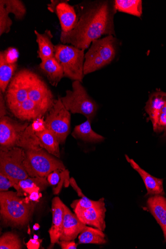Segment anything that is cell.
<instances>
[{"label": "cell", "mask_w": 166, "mask_h": 249, "mask_svg": "<svg viewBox=\"0 0 166 249\" xmlns=\"http://www.w3.org/2000/svg\"><path fill=\"white\" fill-rule=\"evenodd\" d=\"M77 21L75 28L69 33L61 32L60 41L85 51L92 42L103 36H115L114 18L116 11L114 1L97 0L74 5Z\"/></svg>", "instance_id": "cell-1"}, {"label": "cell", "mask_w": 166, "mask_h": 249, "mask_svg": "<svg viewBox=\"0 0 166 249\" xmlns=\"http://www.w3.org/2000/svg\"><path fill=\"white\" fill-rule=\"evenodd\" d=\"M0 147L43 149L32 124L18 123L7 116L0 118Z\"/></svg>", "instance_id": "cell-2"}, {"label": "cell", "mask_w": 166, "mask_h": 249, "mask_svg": "<svg viewBox=\"0 0 166 249\" xmlns=\"http://www.w3.org/2000/svg\"><path fill=\"white\" fill-rule=\"evenodd\" d=\"M35 203L18 196L17 192H0V213L4 222L16 228L28 224L34 212Z\"/></svg>", "instance_id": "cell-3"}, {"label": "cell", "mask_w": 166, "mask_h": 249, "mask_svg": "<svg viewBox=\"0 0 166 249\" xmlns=\"http://www.w3.org/2000/svg\"><path fill=\"white\" fill-rule=\"evenodd\" d=\"M117 40L110 35L92 42L85 55L84 74L87 75L100 70L115 58Z\"/></svg>", "instance_id": "cell-4"}, {"label": "cell", "mask_w": 166, "mask_h": 249, "mask_svg": "<svg viewBox=\"0 0 166 249\" xmlns=\"http://www.w3.org/2000/svg\"><path fill=\"white\" fill-rule=\"evenodd\" d=\"M25 159V150L21 148L0 147V173L12 181L17 192L20 181L30 177L23 164Z\"/></svg>", "instance_id": "cell-5"}, {"label": "cell", "mask_w": 166, "mask_h": 249, "mask_svg": "<svg viewBox=\"0 0 166 249\" xmlns=\"http://www.w3.org/2000/svg\"><path fill=\"white\" fill-rule=\"evenodd\" d=\"M55 58L63 67L64 77L82 83L85 75V51L63 44L55 45Z\"/></svg>", "instance_id": "cell-6"}, {"label": "cell", "mask_w": 166, "mask_h": 249, "mask_svg": "<svg viewBox=\"0 0 166 249\" xmlns=\"http://www.w3.org/2000/svg\"><path fill=\"white\" fill-rule=\"evenodd\" d=\"M61 101L71 113L82 114L91 121L95 117L98 108L96 102L89 96L79 81L73 82V90H67L66 95L61 98Z\"/></svg>", "instance_id": "cell-7"}, {"label": "cell", "mask_w": 166, "mask_h": 249, "mask_svg": "<svg viewBox=\"0 0 166 249\" xmlns=\"http://www.w3.org/2000/svg\"><path fill=\"white\" fill-rule=\"evenodd\" d=\"M25 150V159L23 164L30 177L47 178L55 170H66L61 161L47 153L43 149Z\"/></svg>", "instance_id": "cell-8"}, {"label": "cell", "mask_w": 166, "mask_h": 249, "mask_svg": "<svg viewBox=\"0 0 166 249\" xmlns=\"http://www.w3.org/2000/svg\"><path fill=\"white\" fill-rule=\"evenodd\" d=\"M47 113L46 128L55 135L60 144H64L70 132L71 114L63 105L61 97H58Z\"/></svg>", "instance_id": "cell-9"}, {"label": "cell", "mask_w": 166, "mask_h": 249, "mask_svg": "<svg viewBox=\"0 0 166 249\" xmlns=\"http://www.w3.org/2000/svg\"><path fill=\"white\" fill-rule=\"evenodd\" d=\"M33 73V72L29 70H21L12 79L5 93L6 102L10 111L29 99Z\"/></svg>", "instance_id": "cell-10"}, {"label": "cell", "mask_w": 166, "mask_h": 249, "mask_svg": "<svg viewBox=\"0 0 166 249\" xmlns=\"http://www.w3.org/2000/svg\"><path fill=\"white\" fill-rule=\"evenodd\" d=\"M28 97L38 106L44 115L50 111L55 101L48 86L34 72L32 77Z\"/></svg>", "instance_id": "cell-11"}, {"label": "cell", "mask_w": 166, "mask_h": 249, "mask_svg": "<svg viewBox=\"0 0 166 249\" xmlns=\"http://www.w3.org/2000/svg\"><path fill=\"white\" fill-rule=\"evenodd\" d=\"M48 10L55 13L60 21L61 30L63 33H69L75 27L77 15L74 6L69 5L67 1L52 0L47 5Z\"/></svg>", "instance_id": "cell-12"}, {"label": "cell", "mask_w": 166, "mask_h": 249, "mask_svg": "<svg viewBox=\"0 0 166 249\" xmlns=\"http://www.w3.org/2000/svg\"><path fill=\"white\" fill-rule=\"evenodd\" d=\"M74 212L79 219L85 225L92 226L104 231L106 228L105 222L107 209L105 199L101 198L97 204L85 209H74Z\"/></svg>", "instance_id": "cell-13"}, {"label": "cell", "mask_w": 166, "mask_h": 249, "mask_svg": "<svg viewBox=\"0 0 166 249\" xmlns=\"http://www.w3.org/2000/svg\"><path fill=\"white\" fill-rule=\"evenodd\" d=\"M63 228L59 241H74L86 228L77 217L64 203Z\"/></svg>", "instance_id": "cell-14"}, {"label": "cell", "mask_w": 166, "mask_h": 249, "mask_svg": "<svg viewBox=\"0 0 166 249\" xmlns=\"http://www.w3.org/2000/svg\"><path fill=\"white\" fill-rule=\"evenodd\" d=\"M125 156L127 161L143 179L148 191L147 196L165 195L163 179L152 176L145 170L141 168L134 160L130 159L127 155H126Z\"/></svg>", "instance_id": "cell-15"}, {"label": "cell", "mask_w": 166, "mask_h": 249, "mask_svg": "<svg viewBox=\"0 0 166 249\" xmlns=\"http://www.w3.org/2000/svg\"><path fill=\"white\" fill-rule=\"evenodd\" d=\"M53 223L49 233L52 244L57 243L61 235L64 218V203L59 197L52 201Z\"/></svg>", "instance_id": "cell-16"}, {"label": "cell", "mask_w": 166, "mask_h": 249, "mask_svg": "<svg viewBox=\"0 0 166 249\" xmlns=\"http://www.w3.org/2000/svg\"><path fill=\"white\" fill-rule=\"evenodd\" d=\"M166 104V93L158 91L152 94L146 104V111L155 131L162 110Z\"/></svg>", "instance_id": "cell-17"}, {"label": "cell", "mask_w": 166, "mask_h": 249, "mask_svg": "<svg viewBox=\"0 0 166 249\" xmlns=\"http://www.w3.org/2000/svg\"><path fill=\"white\" fill-rule=\"evenodd\" d=\"M39 68L53 86L56 87L64 77L63 67L55 57L41 61Z\"/></svg>", "instance_id": "cell-18"}, {"label": "cell", "mask_w": 166, "mask_h": 249, "mask_svg": "<svg viewBox=\"0 0 166 249\" xmlns=\"http://www.w3.org/2000/svg\"><path fill=\"white\" fill-rule=\"evenodd\" d=\"M38 44V57L41 61L55 57V45L52 42L54 36L52 32L46 30L43 34L35 31Z\"/></svg>", "instance_id": "cell-19"}, {"label": "cell", "mask_w": 166, "mask_h": 249, "mask_svg": "<svg viewBox=\"0 0 166 249\" xmlns=\"http://www.w3.org/2000/svg\"><path fill=\"white\" fill-rule=\"evenodd\" d=\"M11 111L16 118L21 121L35 120L44 116L38 106L29 99Z\"/></svg>", "instance_id": "cell-20"}, {"label": "cell", "mask_w": 166, "mask_h": 249, "mask_svg": "<svg viewBox=\"0 0 166 249\" xmlns=\"http://www.w3.org/2000/svg\"><path fill=\"white\" fill-rule=\"evenodd\" d=\"M148 207L157 223L163 229L166 226V198L163 196L155 195L148 198Z\"/></svg>", "instance_id": "cell-21"}, {"label": "cell", "mask_w": 166, "mask_h": 249, "mask_svg": "<svg viewBox=\"0 0 166 249\" xmlns=\"http://www.w3.org/2000/svg\"><path fill=\"white\" fill-rule=\"evenodd\" d=\"M91 121L87 120L83 124L76 126L72 133L73 137L87 142L98 143L105 140L103 136L93 131Z\"/></svg>", "instance_id": "cell-22"}, {"label": "cell", "mask_w": 166, "mask_h": 249, "mask_svg": "<svg viewBox=\"0 0 166 249\" xmlns=\"http://www.w3.org/2000/svg\"><path fill=\"white\" fill-rule=\"evenodd\" d=\"M46 177H29L21 180L18 183V191L17 194L19 196L23 195V193L30 195L34 191L40 192L50 184Z\"/></svg>", "instance_id": "cell-23"}, {"label": "cell", "mask_w": 166, "mask_h": 249, "mask_svg": "<svg viewBox=\"0 0 166 249\" xmlns=\"http://www.w3.org/2000/svg\"><path fill=\"white\" fill-rule=\"evenodd\" d=\"M42 148L48 153L60 158V153L59 142L55 135L50 130L45 129L44 130L36 132Z\"/></svg>", "instance_id": "cell-24"}, {"label": "cell", "mask_w": 166, "mask_h": 249, "mask_svg": "<svg viewBox=\"0 0 166 249\" xmlns=\"http://www.w3.org/2000/svg\"><path fill=\"white\" fill-rule=\"evenodd\" d=\"M17 68V63L7 62L2 54L0 53V90L3 93H6Z\"/></svg>", "instance_id": "cell-25"}, {"label": "cell", "mask_w": 166, "mask_h": 249, "mask_svg": "<svg viewBox=\"0 0 166 249\" xmlns=\"http://www.w3.org/2000/svg\"><path fill=\"white\" fill-rule=\"evenodd\" d=\"M115 11L140 18L143 13V6L141 0H115Z\"/></svg>", "instance_id": "cell-26"}, {"label": "cell", "mask_w": 166, "mask_h": 249, "mask_svg": "<svg viewBox=\"0 0 166 249\" xmlns=\"http://www.w3.org/2000/svg\"><path fill=\"white\" fill-rule=\"evenodd\" d=\"M103 232L98 229H94L87 226L79 235V244L99 245L106 244L107 241Z\"/></svg>", "instance_id": "cell-27"}, {"label": "cell", "mask_w": 166, "mask_h": 249, "mask_svg": "<svg viewBox=\"0 0 166 249\" xmlns=\"http://www.w3.org/2000/svg\"><path fill=\"white\" fill-rule=\"evenodd\" d=\"M7 11L13 14L17 20H21L25 18L27 14V8L25 5L20 0H1Z\"/></svg>", "instance_id": "cell-28"}, {"label": "cell", "mask_w": 166, "mask_h": 249, "mask_svg": "<svg viewBox=\"0 0 166 249\" xmlns=\"http://www.w3.org/2000/svg\"><path fill=\"white\" fill-rule=\"evenodd\" d=\"M22 245L18 235L6 232L0 238V249H21Z\"/></svg>", "instance_id": "cell-29"}, {"label": "cell", "mask_w": 166, "mask_h": 249, "mask_svg": "<svg viewBox=\"0 0 166 249\" xmlns=\"http://www.w3.org/2000/svg\"><path fill=\"white\" fill-rule=\"evenodd\" d=\"M13 24V21L9 17V13L6 10L4 5L0 2V36L8 34Z\"/></svg>", "instance_id": "cell-30"}, {"label": "cell", "mask_w": 166, "mask_h": 249, "mask_svg": "<svg viewBox=\"0 0 166 249\" xmlns=\"http://www.w3.org/2000/svg\"><path fill=\"white\" fill-rule=\"evenodd\" d=\"M98 202L99 200H91L85 196L80 199L74 200L71 205V207L74 210L76 209H88L96 205Z\"/></svg>", "instance_id": "cell-31"}, {"label": "cell", "mask_w": 166, "mask_h": 249, "mask_svg": "<svg viewBox=\"0 0 166 249\" xmlns=\"http://www.w3.org/2000/svg\"><path fill=\"white\" fill-rule=\"evenodd\" d=\"M0 53L2 54L7 62L11 64L17 63L19 57L18 51L14 48H9Z\"/></svg>", "instance_id": "cell-32"}, {"label": "cell", "mask_w": 166, "mask_h": 249, "mask_svg": "<svg viewBox=\"0 0 166 249\" xmlns=\"http://www.w3.org/2000/svg\"><path fill=\"white\" fill-rule=\"evenodd\" d=\"M155 132H164L163 137L166 138V112L162 110Z\"/></svg>", "instance_id": "cell-33"}, {"label": "cell", "mask_w": 166, "mask_h": 249, "mask_svg": "<svg viewBox=\"0 0 166 249\" xmlns=\"http://www.w3.org/2000/svg\"><path fill=\"white\" fill-rule=\"evenodd\" d=\"M14 186L13 183L6 176L0 173V191H7Z\"/></svg>", "instance_id": "cell-34"}, {"label": "cell", "mask_w": 166, "mask_h": 249, "mask_svg": "<svg viewBox=\"0 0 166 249\" xmlns=\"http://www.w3.org/2000/svg\"><path fill=\"white\" fill-rule=\"evenodd\" d=\"M62 171L57 170L51 173L47 177L49 183L53 186L58 184L61 180V172Z\"/></svg>", "instance_id": "cell-35"}, {"label": "cell", "mask_w": 166, "mask_h": 249, "mask_svg": "<svg viewBox=\"0 0 166 249\" xmlns=\"http://www.w3.org/2000/svg\"><path fill=\"white\" fill-rule=\"evenodd\" d=\"M32 126L35 132H41L46 129L45 121H44L43 117L38 118L34 120Z\"/></svg>", "instance_id": "cell-36"}, {"label": "cell", "mask_w": 166, "mask_h": 249, "mask_svg": "<svg viewBox=\"0 0 166 249\" xmlns=\"http://www.w3.org/2000/svg\"><path fill=\"white\" fill-rule=\"evenodd\" d=\"M7 106L3 93L0 92V118L6 116L8 114Z\"/></svg>", "instance_id": "cell-37"}, {"label": "cell", "mask_w": 166, "mask_h": 249, "mask_svg": "<svg viewBox=\"0 0 166 249\" xmlns=\"http://www.w3.org/2000/svg\"><path fill=\"white\" fill-rule=\"evenodd\" d=\"M62 249H77L78 244L74 241H59L57 243Z\"/></svg>", "instance_id": "cell-38"}, {"label": "cell", "mask_w": 166, "mask_h": 249, "mask_svg": "<svg viewBox=\"0 0 166 249\" xmlns=\"http://www.w3.org/2000/svg\"><path fill=\"white\" fill-rule=\"evenodd\" d=\"M41 241L35 239H31L27 243V247L29 249H39Z\"/></svg>", "instance_id": "cell-39"}, {"label": "cell", "mask_w": 166, "mask_h": 249, "mask_svg": "<svg viewBox=\"0 0 166 249\" xmlns=\"http://www.w3.org/2000/svg\"><path fill=\"white\" fill-rule=\"evenodd\" d=\"M70 183L71 185L73 186L74 189L77 192L79 196L83 197L85 196L82 193L81 189L78 186L76 181L74 178H71L70 179Z\"/></svg>", "instance_id": "cell-40"}, {"label": "cell", "mask_w": 166, "mask_h": 249, "mask_svg": "<svg viewBox=\"0 0 166 249\" xmlns=\"http://www.w3.org/2000/svg\"><path fill=\"white\" fill-rule=\"evenodd\" d=\"M40 197V192L37 191H34L29 195V199L33 201H38Z\"/></svg>", "instance_id": "cell-41"}, {"label": "cell", "mask_w": 166, "mask_h": 249, "mask_svg": "<svg viewBox=\"0 0 166 249\" xmlns=\"http://www.w3.org/2000/svg\"><path fill=\"white\" fill-rule=\"evenodd\" d=\"M33 229H34V230H35V231L39 230L40 229L39 225L37 223H36V224L34 225Z\"/></svg>", "instance_id": "cell-42"}, {"label": "cell", "mask_w": 166, "mask_h": 249, "mask_svg": "<svg viewBox=\"0 0 166 249\" xmlns=\"http://www.w3.org/2000/svg\"><path fill=\"white\" fill-rule=\"evenodd\" d=\"M164 233V236L165 239V240L166 241V226L164 228L162 229Z\"/></svg>", "instance_id": "cell-43"}, {"label": "cell", "mask_w": 166, "mask_h": 249, "mask_svg": "<svg viewBox=\"0 0 166 249\" xmlns=\"http://www.w3.org/2000/svg\"><path fill=\"white\" fill-rule=\"evenodd\" d=\"M34 239L38 240L39 238L38 236L37 235H34Z\"/></svg>", "instance_id": "cell-44"}, {"label": "cell", "mask_w": 166, "mask_h": 249, "mask_svg": "<svg viewBox=\"0 0 166 249\" xmlns=\"http://www.w3.org/2000/svg\"><path fill=\"white\" fill-rule=\"evenodd\" d=\"M162 110L166 112V104L165 106L163 108Z\"/></svg>", "instance_id": "cell-45"}]
</instances>
